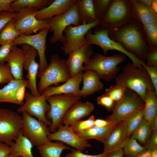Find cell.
Returning <instances> with one entry per match:
<instances>
[{
    "label": "cell",
    "mask_w": 157,
    "mask_h": 157,
    "mask_svg": "<svg viewBox=\"0 0 157 157\" xmlns=\"http://www.w3.org/2000/svg\"><path fill=\"white\" fill-rule=\"evenodd\" d=\"M108 32L111 39L120 43L128 52L145 62V56L149 47L147 43L142 24L132 20L108 30Z\"/></svg>",
    "instance_id": "obj_1"
},
{
    "label": "cell",
    "mask_w": 157,
    "mask_h": 157,
    "mask_svg": "<svg viewBox=\"0 0 157 157\" xmlns=\"http://www.w3.org/2000/svg\"><path fill=\"white\" fill-rule=\"evenodd\" d=\"M115 84L123 86L137 93L144 101L148 90H154L149 74L143 66L127 63L115 78Z\"/></svg>",
    "instance_id": "obj_2"
},
{
    "label": "cell",
    "mask_w": 157,
    "mask_h": 157,
    "mask_svg": "<svg viewBox=\"0 0 157 157\" xmlns=\"http://www.w3.org/2000/svg\"><path fill=\"white\" fill-rule=\"evenodd\" d=\"M65 61L58 54H53L48 66L42 71L38 72L37 76L39 81L37 87L40 94L48 87L53 85L58 86L59 83H65L71 78Z\"/></svg>",
    "instance_id": "obj_3"
},
{
    "label": "cell",
    "mask_w": 157,
    "mask_h": 157,
    "mask_svg": "<svg viewBox=\"0 0 157 157\" xmlns=\"http://www.w3.org/2000/svg\"><path fill=\"white\" fill-rule=\"evenodd\" d=\"M126 59V56L122 53L108 56L96 53L93 54L89 62L84 65L83 71L94 70L100 79L109 81L115 78L119 70L118 65Z\"/></svg>",
    "instance_id": "obj_4"
},
{
    "label": "cell",
    "mask_w": 157,
    "mask_h": 157,
    "mask_svg": "<svg viewBox=\"0 0 157 157\" xmlns=\"http://www.w3.org/2000/svg\"><path fill=\"white\" fill-rule=\"evenodd\" d=\"M133 20L129 0H112L99 26L108 30L118 27Z\"/></svg>",
    "instance_id": "obj_5"
},
{
    "label": "cell",
    "mask_w": 157,
    "mask_h": 157,
    "mask_svg": "<svg viewBox=\"0 0 157 157\" xmlns=\"http://www.w3.org/2000/svg\"><path fill=\"white\" fill-rule=\"evenodd\" d=\"M95 28L92 33L89 31L85 35V38L89 44L99 46L105 55L109 50L117 51L129 58L135 66L140 67L145 65V62L126 51L120 43L111 39L109 36L108 29L99 26Z\"/></svg>",
    "instance_id": "obj_6"
},
{
    "label": "cell",
    "mask_w": 157,
    "mask_h": 157,
    "mask_svg": "<svg viewBox=\"0 0 157 157\" xmlns=\"http://www.w3.org/2000/svg\"><path fill=\"white\" fill-rule=\"evenodd\" d=\"M81 97L73 94H56L46 98L50 108L47 113L51 120L49 129L51 133L55 132L61 124L62 119L69 108Z\"/></svg>",
    "instance_id": "obj_7"
},
{
    "label": "cell",
    "mask_w": 157,
    "mask_h": 157,
    "mask_svg": "<svg viewBox=\"0 0 157 157\" xmlns=\"http://www.w3.org/2000/svg\"><path fill=\"white\" fill-rule=\"evenodd\" d=\"M39 10L36 8L27 7L21 8L15 13L13 19L16 27L20 35H29L49 28L50 20H38L35 15Z\"/></svg>",
    "instance_id": "obj_8"
},
{
    "label": "cell",
    "mask_w": 157,
    "mask_h": 157,
    "mask_svg": "<svg viewBox=\"0 0 157 157\" xmlns=\"http://www.w3.org/2000/svg\"><path fill=\"white\" fill-rule=\"evenodd\" d=\"M22 116L8 108H0V142L11 146L21 131Z\"/></svg>",
    "instance_id": "obj_9"
},
{
    "label": "cell",
    "mask_w": 157,
    "mask_h": 157,
    "mask_svg": "<svg viewBox=\"0 0 157 157\" xmlns=\"http://www.w3.org/2000/svg\"><path fill=\"white\" fill-rule=\"evenodd\" d=\"M76 1L66 11L54 16L50 20L49 31L53 33L50 40L51 43L59 41L63 44L65 38L63 33L65 28L71 25L77 26L82 24L78 13Z\"/></svg>",
    "instance_id": "obj_10"
},
{
    "label": "cell",
    "mask_w": 157,
    "mask_h": 157,
    "mask_svg": "<svg viewBox=\"0 0 157 157\" xmlns=\"http://www.w3.org/2000/svg\"><path fill=\"white\" fill-rule=\"evenodd\" d=\"M22 114V132L33 145L37 147L50 141L48 136L51 132L47 125L26 112Z\"/></svg>",
    "instance_id": "obj_11"
},
{
    "label": "cell",
    "mask_w": 157,
    "mask_h": 157,
    "mask_svg": "<svg viewBox=\"0 0 157 157\" xmlns=\"http://www.w3.org/2000/svg\"><path fill=\"white\" fill-rule=\"evenodd\" d=\"M144 102L134 91L127 89L122 98L116 103L112 114L106 119L116 125L128 115L144 107Z\"/></svg>",
    "instance_id": "obj_12"
},
{
    "label": "cell",
    "mask_w": 157,
    "mask_h": 157,
    "mask_svg": "<svg viewBox=\"0 0 157 157\" xmlns=\"http://www.w3.org/2000/svg\"><path fill=\"white\" fill-rule=\"evenodd\" d=\"M99 21L90 24L84 22L77 26L72 25L67 26L64 32L65 42L61 47L66 54L89 43L85 38L86 34L92 28L98 26Z\"/></svg>",
    "instance_id": "obj_13"
},
{
    "label": "cell",
    "mask_w": 157,
    "mask_h": 157,
    "mask_svg": "<svg viewBox=\"0 0 157 157\" xmlns=\"http://www.w3.org/2000/svg\"><path fill=\"white\" fill-rule=\"evenodd\" d=\"M24 99L25 103L17 109V112L18 113L26 112L30 115L35 117L48 126H50L51 122L46 116V114L50 108L46 98L41 94L39 96H35L26 91Z\"/></svg>",
    "instance_id": "obj_14"
},
{
    "label": "cell",
    "mask_w": 157,
    "mask_h": 157,
    "mask_svg": "<svg viewBox=\"0 0 157 157\" xmlns=\"http://www.w3.org/2000/svg\"><path fill=\"white\" fill-rule=\"evenodd\" d=\"M21 49L25 54L24 69L27 71L26 76L27 78L26 86L31 91V94L35 96H39V92L37 84V77L40 67L39 63L35 60V58L38 56L37 50L29 45L23 44Z\"/></svg>",
    "instance_id": "obj_15"
},
{
    "label": "cell",
    "mask_w": 157,
    "mask_h": 157,
    "mask_svg": "<svg viewBox=\"0 0 157 157\" xmlns=\"http://www.w3.org/2000/svg\"><path fill=\"white\" fill-rule=\"evenodd\" d=\"M49 28L40 31L37 33L29 35H20L13 42L14 45L26 44L35 49L39 58L40 67L39 72H41L48 65L45 52L46 38Z\"/></svg>",
    "instance_id": "obj_16"
},
{
    "label": "cell",
    "mask_w": 157,
    "mask_h": 157,
    "mask_svg": "<svg viewBox=\"0 0 157 157\" xmlns=\"http://www.w3.org/2000/svg\"><path fill=\"white\" fill-rule=\"evenodd\" d=\"M48 138L50 141H59L82 152L91 146L88 140L80 137L69 125H60L55 132L50 133Z\"/></svg>",
    "instance_id": "obj_17"
},
{
    "label": "cell",
    "mask_w": 157,
    "mask_h": 157,
    "mask_svg": "<svg viewBox=\"0 0 157 157\" xmlns=\"http://www.w3.org/2000/svg\"><path fill=\"white\" fill-rule=\"evenodd\" d=\"M92 45L87 44L68 54L65 63L71 77L83 71V64L88 63L94 54Z\"/></svg>",
    "instance_id": "obj_18"
},
{
    "label": "cell",
    "mask_w": 157,
    "mask_h": 157,
    "mask_svg": "<svg viewBox=\"0 0 157 157\" xmlns=\"http://www.w3.org/2000/svg\"><path fill=\"white\" fill-rule=\"evenodd\" d=\"M83 73V72L78 73L61 85L49 86L41 94L46 98L54 95L70 94L80 96V85Z\"/></svg>",
    "instance_id": "obj_19"
},
{
    "label": "cell",
    "mask_w": 157,
    "mask_h": 157,
    "mask_svg": "<svg viewBox=\"0 0 157 157\" xmlns=\"http://www.w3.org/2000/svg\"><path fill=\"white\" fill-rule=\"evenodd\" d=\"M94 108V104L89 101H77L66 112L61 124L69 126L73 123L90 115Z\"/></svg>",
    "instance_id": "obj_20"
},
{
    "label": "cell",
    "mask_w": 157,
    "mask_h": 157,
    "mask_svg": "<svg viewBox=\"0 0 157 157\" xmlns=\"http://www.w3.org/2000/svg\"><path fill=\"white\" fill-rule=\"evenodd\" d=\"M129 138L126 127L122 121L115 126L103 144L102 153L107 155L118 148H122Z\"/></svg>",
    "instance_id": "obj_21"
},
{
    "label": "cell",
    "mask_w": 157,
    "mask_h": 157,
    "mask_svg": "<svg viewBox=\"0 0 157 157\" xmlns=\"http://www.w3.org/2000/svg\"><path fill=\"white\" fill-rule=\"evenodd\" d=\"M133 20L142 25L157 22V14L139 0H129Z\"/></svg>",
    "instance_id": "obj_22"
},
{
    "label": "cell",
    "mask_w": 157,
    "mask_h": 157,
    "mask_svg": "<svg viewBox=\"0 0 157 157\" xmlns=\"http://www.w3.org/2000/svg\"><path fill=\"white\" fill-rule=\"evenodd\" d=\"M76 0H54L47 7L38 10L35 17L38 20H50L54 16L66 11Z\"/></svg>",
    "instance_id": "obj_23"
},
{
    "label": "cell",
    "mask_w": 157,
    "mask_h": 157,
    "mask_svg": "<svg viewBox=\"0 0 157 157\" xmlns=\"http://www.w3.org/2000/svg\"><path fill=\"white\" fill-rule=\"evenodd\" d=\"M25 59V54L21 49L14 45L6 62L10 67L14 78L23 79V71Z\"/></svg>",
    "instance_id": "obj_24"
},
{
    "label": "cell",
    "mask_w": 157,
    "mask_h": 157,
    "mask_svg": "<svg viewBox=\"0 0 157 157\" xmlns=\"http://www.w3.org/2000/svg\"><path fill=\"white\" fill-rule=\"evenodd\" d=\"M83 73V87L80 91L81 97H86L102 90L104 84L96 72L92 70H88Z\"/></svg>",
    "instance_id": "obj_25"
},
{
    "label": "cell",
    "mask_w": 157,
    "mask_h": 157,
    "mask_svg": "<svg viewBox=\"0 0 157 157\" xmlns=\"http://www.w3.org/2000/svg\"><path fill=\"white\" fill-rule=\"evenodd\" d=\"M27 81L13 79L10 82L0 89V103L8 102L19 105L16 98V93L18 89L23 86H26Z\"/></svg>",
    "instance_id": "obj_26"
},
{
    "label": "cell",
    "mask_w": 157,
    "mask_h": 157,
    "mask_svg": "<svg viewBox=\"0 0 157 157\" xmlns=\"http://www.w3.org/2000/svg\"><path fill=\"white\" fill-rule=\"evenodd\" d=\"M15 141L10 146L11 150L10 155L22 157H35L32 153L33 144L23 135L21 131Z\"/></svg>",
    "instance_id": "obj_27"
},
{
    "label": "cell",
    "mask_w": 157,
    "mask_h": 157,
    "mask_svg": "<svg viewBox=\"0 0 157 157\" xmlns=\"http://www.w3.org/2000/svg\"><path fill=\"white\" fill-rule=\"evenodd\" d=\"M76 4L78 17L82 24L99 20L95 14L93 0H77Z\"/></svg>",
    "instance_id": "obj_28"
},
{
    "label": "cell",
    "mask_w": 157,
    "mask_h": 157,
    "mask_svg": "<svg viewBox=\"0 0 157 157\" xmlns=\"http://www.w3.org/2000/svg\"><path fill=\"white\" fill-rule=\"evenodd\" d=\"M143 119L149 122L157 115V93L154 90H148L144 100Z\"/></svg>",
    "instance_id": "obj_29"
},
{
    "label": "cell",
    "mask_w": 157,
    "mask_h": 157,
    "mask_svg": "<svg viewBox=\"0 0 157 157\" xmlns=\"http://www.w3.org/2000/svg\"><path fill=\"white\" fill-rule=\"evenodd\" d=\"M37 148L41 157H61L64 150L71 149L62 142H53L50 141Z\"/></svg>",
    "instance_id": "obj_30"
},
{
    "label": "cell",
    "mask_w": 157,
    "mask_h": 157,
    "mask_svg": "<svg viewBox=\"0 0 157 157\" xmlns=\"http://www.w3.org/2000/svg\"><path fill=\"white\" fill-rule=\"evenodd\" d=\"M115 126L106 127H100L94 126L77 135L87 140L95 139L104 144Z\"/></svg>",
    "instance_id": "obj_31"
},
{
    "label": "cell",
    "mask_w": 157,
    "mask_h": 157,
    "mask_svg": "<svg viewBox=\"0 0 157 157\" xmlns=\"http://www.w3.org/2000/svg\"><path fill=\"white\" fill-rule=\"evenodd\" d=\"M53 0H14L10 4V7L15 12L21 8L27 7L35 8L40 10L45 8Z\"/></svg>",
    "instance_id": "obj_32"
},
{
    "label": "cell",
    "mask_w": 157,
    "mask_h": 157,
    "mask_svg": "<svg viewBox=\"0 0 157 157\" xmlns=\"http://www.w3.org/2000/svg\"><path fill=\"white\" fill-rule=\"evenodd\" d=\"M144 118L143 107L133 112L122 121L126 130L128 136L130 137L133 132L139 125Z\"/></svg>",
    "instance_id": "obj_33"
},
{
    "label": "cell",
    "mask_w": 157,
    "mask_h": 157,
    "mask_svg": "<svg viewBox=\"0 0 157 157\" xmlns=\"http://www.w3.org/2000/svg\"><path fill=\"white\" fill-rule=\"evenodd\" d=\"M0 31V45L13 42L20 35L13 19L8 22Z\"/></svg>",
    "instance_id": "obj_34"
},
{
    "label": "cell",
    "mask_w": 157,
    "mask_h": 157,
    "mask_svg": "<svg viewBox=\"0 0 157 157\" xmlns=\"http://www.w3.org/2000/svg\"><path fill=\"white\" fill-rule=\"evenodd\" d=\"M151 132L149 123L143 119L130 137L135 139L141 144H144L150 138Z\"/></svg>",
    "instance_id": "obj_35"
},
{
    "label": "cell",
    "mask_w": 157,
    "mask_h": 157,
    "mask_svg": "<svg viewBox=\"0 0 157 157\" xmlns=\"http://www.w3.org/2000/svg\"><path fill=\"white\" fill-rule=\"evenodd\" d=\"M123 156L135 157L139 154L146 149L140 144L135 139L129 137L122 148Z\"/></svg>",
    "instance_id": "obj_36"
},
{
    "label": "cell",
    "mask_w": 157,
    "mask_h": 157,
    "mask_svg": "<svg viewBox=\"0 0 157 157\" xmlns=\"http://www.w3.org/2000/svg\"><path fill=\"white\" fill-rule=\"evenodd\" d=\"M147 43L149 47H157V22L143 25Z\"/></svg>",
    "instance_id": "obj_37"
},
{
    "label": "cell",
    "mask_w": 157,
    "mask_h": 157,
    "mask_svg": "<svg viewBox=\"0 0 157 157\" xmlns=\"http://www.w3.org/2000/svg\"><path fill=\"white\" fill-rule=\"evenodd\" d=\"M95 120L94 116L92 115L87 119L77 121L73 123L69 126L73 131L78 134L94 126Z\"/></svg>",
    "instance_id": "obj_38"
},
{
    "label": "cell",
    "mask_w": 157,
    "mask_h": 157,
    "mask_svg": "<svg viewBox=\"0 0 157 157\" xmlns=\"http://www.w3.org/2000/svg\"><path fill=\"white\" fill-rule=\"evenodd\" d=\"M127 88L122 85L115 84L105 90V93L116 103L123 97Z\"/></svg>",
    "instance_id": "obj_39"
},
{
    "label": "cell",
    "mask_w": 157,
    "mask_h": 157,
    "mask_svg": "<svg viewBox=\"0 0 157 157\" xmlns=\"http://www.w3.org/2000/svg\"><path fill=\"white\" fill-rule=\"evenodd\" d=\"M112 0H93L96 15L99 20L106 13Z\"/></svg>",
    "instance_id": "obj_40"
},
{
    "label": "cell",
    "mask_w": 157,
    "mask_h": 157,
    "mask_svg": "<svg viewBox=\"0 0 157 157\" xmlns=\"http://www.w3.org/2000/svg\"><path fill=\"white\" fill-rule=\"evenodd\" d=\"M13 78L8 64H0V85L8 84Z\"/></svg>",
    "instance_id": "obj_41"
},
{
    "label": "cell",
    "mask_w": 157,
    "mask_h": 157,
    "mask_svg": "<svg viewBox=\"0 0 157 157\" xmlns=\"http://www.w3.org/2000/svg\"><path fill=\"white\" fill-rule=\"evenodd\" d=\"M98 104L104 107L108 111H113L116 103L106 93L99 96L97 99Z\"/></svg>",
    "instance_id": "obj_42"
},
{
    "label": "cell",
    "mask_w": 157,
    "mask_h": 157,
    "mask_svg": "<svg viewBox=\"0 0 157 157\" xmlns=\"http://www.w3.org/2000/svg\"><path fill=\"white\" fill-rule=\"evenodd\" d=\"M145 62L146 66H157V47H149L145 56Z\"/></svg>",
    "instance_id": "obj_43"
},
{
    "label": "cell",
    "mask_w": 157,
    "mask_h": 157,
    "mask_svg": "<svg viewBox=\"0 0 157 157\" xmlns=\"http://www.w3.org/2000/svg\"><path fill=\"white\" fill-rule=\"evenodd\" d=\"M14 45L13 42L6 43L0 46V64L4 63Z\"/></svg>",
    "instance_id": "obj_44"
},
{
    "label": "cell",
    "mask_w": 157,
    "mask_h": 157,
    "mask_svg": "<svg viewBox=\"0 0 157 157\" xmlns=\"http://www.w3.org/2000/svg\"><path fill=\"white\" fill-rule=\"evenodd\" d=\"M147 71L156 92L157 93V66H143Z\"/></svg>",
    "instance_id": "obj_45"
},
{
    "label": "cell",
    "mask_w": 157,
    "mask_h": 157,
    "mask_svg": "<svg viewBox=\"0 0 157 157\" xmlns=\"http://www.w3.org/2000/svg\"><path fill=\"white\" fill-rule=\"evenodd\" d=\"M15 13L8 11L0 12V31L8 22L13 19Z\"/></svg>",
    "instance_id": "obj_46"
},
{
    "label": "cell",
    "mask_w": 157,
    "mask_h": 157,
    "mask_svg": "<svg viewBox=\"0 0 157 157\" xmlns=\"http://www.w3.org/2000/svg\"><path fill=\"white\" fill-rule=\"evenodd\" d=\"M71 150V152L65 155V157H105L106 155L103 153L97 155H89L85 154L75 149Z\"/></svg>",
    "instance_id": "obj_47"
},
{
    "label": "cell",
    "mask_w": 157,
    "mask_h": 157,
    "mask_svg": "<svg viewBox=\"0 0 157 157\" xmlns=\"http://www.w3.org/2000/svg\"><path fill=\"white\" fill-rule=\"evenodd\" d=\"M143 146L150 150L157 148V131L152 132L150 138Z\"/></svg>",
    "instance_id": "obj_48"
},
{
    "label": "cell",
    "mask_w": 157,
    "mask_h": 157,
    "mask_svg": "<svg viewBox=\"0 0 157 157\" xmlns=\"http://www.w3.org/2000/svg\"><path fill=\"white\" fill-rule=\"evenodd\" d=\"M110 121L101 119H95L94 126L100 127H106L115 126Z\"/></svg>",
    "instance_id": "obj_49"
},
{
    "label": "cell",
    "mask_w": 157,
    "mask_h": 157,
    "mask_svg": "<svg viewBox=\"0 0 157 157\" xmlns=\"http://www.w3.org/2000/svg\"><path fill=\"white\" fill-rule=\"evenodd\" d=\"M14 0H0V12L8 11L15 13L10 7V4Z\"/></svg>",
    "instance_id": "obj_50"
},
{
    "label": "cell",
    "mask_w": 157,
    "mask_h": 157,
    "mask_svg": "<svg viewBox=\"0 0 157 157\" xmlns=\"http://www.w3.org/2000/svg\"><path fill=\"white\" fill-rule=\"evenodd\" d=\"M11 150L10 146L0 142V157H7Z\"/></svg>",
    "instance_id": "obj_51"
},
{
    "label": "cell",
    "mask_w": 157,
    "mask_h": 157,
    "mask_svg": "<svg viewBox=\"0 0 157 157\" xmlns=\"http://www.w3.org/2000/svg\"><path fill=\"white\" fill-rule=\"evenodd\" d=\"M26 87V86H22L18 89L16 92V98L20 105H22L24 104Z\"/></svg>",
    "instance_id": "obj_52"
},
{
    "label": "cell",
    "mask_w": 157,
    "mask_h": 157,
    "mask_svg": "<svg viewBox=\"0 0 157 157\" xmlns=\"http://www.w3.org/2000/svg\"><path fill=\"white\" fill-rule=\"evenodd\" d=\"M105 157H123L122 149L118 148L107 154Z\"/></svg>",
    "instance_id": "obj_53"
},
{
    "label": "cell",
    "mask_w": 157,
    "mask_h": 157,
    "mask_svg": "<svg viewBox=\"0 0 157 157\" xmlns=\"http://www.w3.org/2000/svg\"><path fill=\"white\" fill-rule=\"evenodd\" d=\"M149 123L150 128L151 132L157 131V115Z\"/></svg>",
    "instance_id": "obj_54"
},
{
    "label": "cell",
    "mask_w": 157,
    "mask_h": 157,
    "mask_svg": "<svg viewBox=\"0 0 157 157\" xmlns=\"http://www.w3.org/2000/svg\"><path fill=\"white\" fill-rule=\"evenodd\" d=\"M135 157H151V150L146 149L139 154Z\"/></svg>",
    "instance_id": "obj_55"
},
{
    "label": "cell",
    "mask_w": 157,
    "mask_h": 157,
    "mask_svg": "<svg viewBox=\"0 0 157 157\" xmlns=\"http://www.w3.org/2000/svg\"><path fill=\"white\" fill-rule=\"evenodd\" d=\"M151 9L156 13L157 14V0H153L151 8Z\"/></svg>",
    "instance_id": "obj_56"
},
{
    "label": "cell",
    "mask_w": 157,
    "mask_h": 157,
    "mask_svg": "<svg viewBox=\"0 0 157 157\" xmlns=\"http://www.w3.org/2000/svg\"><path fill=\"white\" fill-rule=\"evenodd\" d=\"M146 6L151 8L153 0H139Z\"/></svg>",
    "instance_id": "obj_57"
},
{
    "label": "cell",
    "mask_w": 157,
    "mask_h": 157,
    "mask_svg": "<svg viewBox=\"0 0 157 157\" xmlns=\"http://www.w3.org/2000/svg\"><path fill=\"white\" fill-rule=\"evenodd\" d=\"M151 157H157V148L151 150Z\"/></svg>",
    "instance_id": "obj_58"
},
{
    "label": "cell",
    "mask_w": 157,
    "mask_h": 157,
    "mask_svg": "<svg viewBox=\"0 0 157 157\" xmlns=\"http://www.w3.org/2000/svg\"><path fill=\"white\" fill-rule=\"evenodd\" d=\"M7 157H21V156H12L9 154Z\"/></svg>",
    "instance_id": "obj_59"
},
{
    "label": "cell",
    "mask_w": 157,
    "mask_h": 157,
    "mask_svg": "<svg viewBox=\"0 0 157 157\" xmlns=\"http://www.w3.org/2000/svg\"></svg>",
    "instance_id": "obj_60"
}]
</instances>
